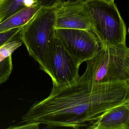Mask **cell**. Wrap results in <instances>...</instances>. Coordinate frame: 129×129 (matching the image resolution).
Instances as JSON below:
<instances>
[{"instance_id": "6da1fadb", "label": "cell", "mask_w": 129, "mask_h": 129, "mask_svg": "<svg viewBox=\"0 0 129 129\" xmlns=\"http://www.w3.org/2000/svg\"><path fill=\"white\" fill-rule=\"evenodd\" d=\"M128 99V81L94 84L80 76L70 85L53 86L47 97L33 104L21 123L88 129L107 111Z\"/></svg>"}, {"instance_id": "7a4b0ae2", "label": "cell", "mask_w": 129, "mask_h": 129, "mask_svg": "<svg viewBox=\"0 0 129 129\" xmlns=\"http://www.w3.org/2000/svg\"><path fill=\"white\" fill-rule=\"evenodd\" d=\"M86 69L80 77L94 84L129 81V48L126 45L102 47L86 61Z\"/></svg>"}, {"instance_id": "3957f363", "label": "cell", "mask_w": 129, "mask_h": 129, "mask_svg": "<svg viewBox=\"0 0 129 129\" xmlns=\"http://www.w3.org/2000/svg\"><path fill=\"white\" fill-rule=\"evenodd\" d=\"M92 19V31L102 47L126 45V27L114 2H87Z\"/></svg>"}, {"instance_id": "277c9868", "label": "cell", "mask_w": 129, "mask_h": 129, "mask_svg": "<svg viewBox=\"0 0 129 129\" xmlns=\"http://www.w3.org/2000/svg\"><path fill=\"white\" fill-rule=\"evenodd\" d=\"M55 22L53 8L42 7L20 33V40L42 70L48 45L55 36Z\"/></svg>"}, {"instance_id": "5b68a950", "label": "cell", "mask_w": 129, "mask_h": 129, "mask_svg": "<svg viewBox=\"0 0 129 129\" xmlns=\"http://www.w3.org/2000/svg\"><path fill=\"white\" fill-rule=\"evenodd\" d=\"M82 63L71 55L56 36L48 45L44 59L42 70L48 74L53 86L70 85L79 78Z\"/></svg>"}, {"instance_id": "8992f818", "label": "cell", "mask_w": 129, "mask_h": 129, "mask_svg": "<svg viewBox=\"0 0 129 129\" xmlns=\"http://www.w3.org/2000/svg\"><path fill=\"white\" fill-rule=\"evenodd\" d=\"M55 36L65 49L82 63L101 48V44L91 30L55 29Z\"/></svg>"}, {"instance_id": "52a82bcc", "label": "cell", "mask_w": 129, "mask_h": 129, "mask_svg": "<svg viewBox=\"0 0 129 129\" xmlns=\"http://www.w3.org/2000/svg\"><path fill=\"white\" fill-rule=\"evenodd\" d=\"M53 8L55 29L92 31L91 16L86 2L65 3L56 5Z\"/></svg>"}, {"instance_id": "ba28073f", "label": "cell", "mask_w": 129, "mask_h": 129, "mask_svg": "<svg viewBox=\"0 0 129 129\" xmlns=\"http://www.w3.org/2000/svg\"><path fill=\"white\" fill-rule=\"evenodd\" d=\"M129 99L103 114L89 129H128Z\"/></svg>"}, {"instance_id": "9c48e42d", "label": "cell", "mask_w": 129, "mask_h": 129, "mask_svg": "<svg viewBox=\"0 0 129 129\" xmlns=\"http://www.w3.org/2000/svg\"><path fill=\"white\" fill-rule=\"evenodd\" d=\"M42 6L36 3L29 7L20 9L0 23V33L14 28L24 27L41 9Z\"/></svg>"}, {"instance_id": "30bf717a", "label": "cell", "mask_w": 129, "mask_h": 129, "mask_svg": "<svg viewBox=\"0 0 129 129\" xmlns=\"http://www.w3.org/2000/svg\"><path fill=\"white\" fill-rule=\"evenodd\" d=\"M25 0H0V23L24 7Z\"/></svg>"}, {"instance_id": "8fae6325", "label": "cell", "mask_w": 129, "mask_h": 129, "mask_svg": "<svg viewBox=\"0 0 129 129\" xmlns=\"http://www.w3.org/2000/svg\"><path fill=\"white\" fill-rule=\"evenodd\" d=\"M22 44V41L17 39L8 42L0 46V62L12 55Z\"/></svg>"}, {"instance_id": "7c38bea8", "label": "cell", "mask_w": 129, "mask_h": 129, "mask_svg": "<svg viewBox=\"0 0 129 129\" xmlns=\"http://www.w3.org/2000/svg\"><path fill=\"white\" fill-rule=\"evenodd\" d=\"M13 69L12 55L0 62V85L8 79Z\"/></svg>"}, {"instance_id": "4fadbf2b", "label": "cell", "mask_w": 129, "mask_h": 129, "mask_svg": "<svg viewBox=\"0 0 129 129\" xmlns=\"http://www.w3.org/2000/svg\"><path fill=\"white\" fill-rule=\"evenodd\" d=\"M23 27L14 28L0 33V46L8 42L19 39L20 33Z\"/></svg>"}, {"instance_id": "5bb4252c", "label": "cell", "mask_w": 129, "mask_h": 129, "mask_svg": "<svg viewBox=\"0 0 129 129\" xmlns=\"http://www.w3.org/2000/svg\"><path fill=\"white\" fill-rule=\"evenodd\" d=\"M90 0H37V3L42 7L53 8L58 5L65 3L87 2Z\"/></svg>"}, {"instance_id": "9a60e30c", "label": "cell", "mask_w": 129, "mask_h": 129, "mask_svg": "<svg viewBox=\"0 0 129 129\" xmlns=\"http://www.w3.org/2000/svg\"><path fill=\"white\" fill-rule=\"evenodd\" d=\"M22 125H19V124L10 126V127L7 128L8 129H38L39 128V123H24Z\"/></svg>"}, {"instance_id": "2e32d148", "label": "cell", "mask_w": 129, "mask_h": 129, "mask_svg": "<svg viewBox=\"0 0 129 129\" xmlns=\"http://www.w3.org/2000/svg\"><path fill=\"white\" fill-rule=\"evenodd\" d=\"M106 1H108L112 2H114L115 0H106Z\"/></svg>"}, {"instance_id": "e0dca14e", "label": "cell", "mask_w": 129, "mask_h": 129, "mask_svg": "<svg viewBox=\"0 0 129 129\" xmlns=\"http://www.w3.org/2000/svg\"><path fill=\"white\" fill-rule=\"evenodd\" d=\"M35 3H37V0H33Z\"/></svg>"}, {"instance_id": "ac0fdd59", "label": "cell", "mask_w": 129, "mask_h": 129, "mask_svg": "<svg viewBox=\"0 0 129 129\" xmlns=\"http://www.w3.org/2000/svg\"><path fill=\"white\" fill-rule=\"evenodd\" d=\"M128 129H129V120L128 123Z\"/></svg>"}, {"instance_id": "d6986e66", "label": "cell", "mask_w": 129, "mask_h": 129, "mask_svg": "<svg viewBox=\"0 0 129 129\" xmlns=\"http://www.w3.org/2000/svg\"><path fill=\"white\" fill-rule=\"evenodd\" d=\"M128 75H129V68H128ZM128 82H129V79Z\"/></svg>"}, {"instance_id": "ffe728a7", "label": "cell", "mask_w": 129, "mask_h": 129, "mask_svg": "<svg viewBox=\"0 0 129 129\" xmlns=\"http://www.w3.org/2000/svg\"><path fill=\"white\" fill-rule=\"evenodd\" d=\"M128 32L129 33V28H128Z\"/></svg>"}]
</instances>
